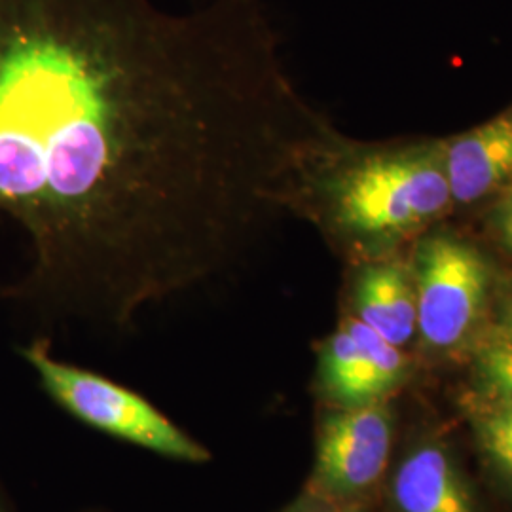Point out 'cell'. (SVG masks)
<instances>
[{
    "label": "cell",
    "instance_id": "cell-4",
    "mask_svg": "<svg viewBox=\"0 0 512 512\" xmlns=\"http://www.w3.org/2000/svg\"><path fill=\"white\" fill-rule=\"evenodd\" d=\"M410 275L423 344L444 351L469 340L492 287V268L480 249L450 232L427 234L414 249Z\"/></svg>",
    "mask_w": 512,
    "mask_h": 512
},
{
    "label": "cell",
    "instance_id": "cell-10",
    "mask_svg": "<svg viewBox=\"0 0 512 512\" xmlns=\"http://www.w3.org/2000/svg\"><path fill=\"white\" fill-rule=\"evenodd\" d=\"M475 370L492 401L512 403L511 330L495 325L476 342Z\"/></svg>",
    "mask_w": 512,
    "mask_h": 512
},
{
    "label": "cell",
    "instance_id": "cell-12",
    "mask_svg": "<svg viewBox=\"0 0 512 512\" xmlns=\"http://www.w3.org/2000/svg\"><path fill=\"white\" fill-rule=\"evenodd\" d=\"M492 228L497 239L512 253V188L503 194L492 213Z\"/></svg>",
    "mask_w": 512,
    "mask_h": 512
},
{
    "label": "cell",
    "instance_id": "cell-5",
    "mask_svg": "<svg viewBox=\"0 0 512 512\" xmlns=\"http://www.w3.org/2000/svg\"><path fill=\"white\" fill-rule=\"evenodd\" d=\"M391 442L384 401L332 412L319 429L313 488L330 499L363 494L384 475Z\"/></svg>",
    "mask_w": 512,
    "mask_h": 512
},
{
    "label": "cell",
    "instance_id": "cell-8",
    "mask_svg": "<svg viewBox=\"0 0 512 512\" xmlns=\"http://www.w3.org/2000/svg\"><path fill=\"white\" fill-rule=\"evenodd\" d=\"M393 495L401 512H475L463 478L439 444H423L404 459Z\"/></svg>",
    "mask_w": 512,
    "mask_h": 512
},
{
    "label": "cell",
    "instance_id": "cell-13",
    "mask_svg": "<svg viewBox=\"0 0 512 512\" xmlns=\"http://www.w3.org/2000/svg\"><path fill=\"white\" fill-rule=\"evenodd\" d=\"M497 327L501 329L511 330L512 332V291L507 294L505 302H503V308H501V319L497 323Z\"/></svg>",
    "mask_w": 512,
    "mask_h": 512
},
{
    "label": "cell",
    "instance_id": "cell-11",
    "mask_svg": "<svg viewBox=\"0 0 512 512\" xmlns=\"http://www.w3.org/2000/svg\"><path fill=\"white\" fill-rule=\"evenodd\" d=\"M478 437L486 454L512 476V403H497L478 418Z\"/></svg>",
    "mask_w": 512,
    "mask_h": 512
},
{
    "label": "cell",
    "instance_id": "cell-14",
    "mask_svg": "<svg viewBox=\"0 0 512 512\" xmlns=\"http://www.w3.org/2000/svg\"><path fill=\"white\" fill-rule=\"evenodd\" d=\"M291 512H315V511H313V509H308V507H298V509H296V511H291Z\"/></svg>",
    "mask_w": 512,
    "mask_h": 512
},
{
    "label": "cell",
    "instance_id": "cell-7",
    "mask_svg": "<svg viewBox=\"0 0 512 512\" xmlns=\"http://www.w3.org/2000/svg\"><path fill=\"white\" fill-rule=\"evenodd\" d=\"M349 315L403 348L418 332L416 293L410 268L391 256L357 260L349 279Z\"/></svg>",
    "mask_w": 512,
    "mask_h": 512
},
{
    "label": "cell",
    "instance_id": "cell-2",
    "mask_svg": "<svg viewBox=\"0 0 512 512\" xmlns=\"http://www.w3.org/2000/svg\"><path fill=\"white\" fill-rule=\"evenodd\" d=\"M344 255L380 258L454 205L442 148L357 147L321 133L302 152L281 196Z\"/></svg>",
    "mask_w": 512,
    "mask_h": 512
},
{
    "label": "cell",
    "instance_id": "cell-1",
    "mask_svg": "<svg viewBox=\"0 0 512 512\" xmlns=\"http://www.w3.org/2000/svg\"><path fill=\"white\" fill-rule=\"evenodd\" d=\"M260 0H0L8 298L126 327L236 266L304 148Z\"/></svg>",
    "mask_w": 512,
    "mask_h": 512
},
{
    "label": "cell",
    "instance_id": "cell-3",
    "mask_svg": "<svg viewBox=\"0 0 512 512\" xmlns=\"http://www.w3.org/2000/svg\"><path fill=\"white\" fill-rule=\"evenodd\" d=\"M19 355L35 370L42 389L76 420L165 458L188 463L211 458L207 448L135 391L54 357L46 338L33 340Z\"/></svg>",
    "mask_w": 512,
    "mask_h": 512
},
{
    "label": "cell",
    "instance_id": "cell-9",
    "mask_svg": "<svg viewBox=\"0 0 512 512\" xmlns=\"http://www.w3.org/2000/svg\"><path fill=\"white\" fill-rule=\"evenodd\" d=\"M317 380L325 397L340 408L382 401L365 349L344 319L319 346Z\"/></svg>",
    "mask_w": 512,
    "mask_h": 512
},
{
    "label": "cell",
    "instance_id": "cell-6",
    "mask_svg": "<svg viewBox=\"0 0 512 512\" xmlns=\"http://www.w3.org/2000/svg\"><path fill=\"white\" fill-rule=\"evenodd\" d=\"M454 205H471L512 188V110L440 143Z\"/></svg>",
    "mask_w": 512,
    "mask_h": 512
}]
</instances>
